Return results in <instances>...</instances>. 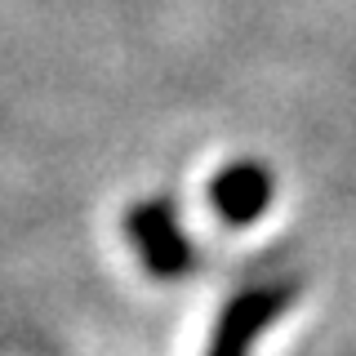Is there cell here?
Listing matches in <instances>:
<instances>
[{
    "instance_id": "obj_2",
    "label": "cell",
    "mask_w": 356,
    "mask_h": 356,
    "mask_svg": "<svg viewBox=\"0 0 356 356\" xmlns=\"http://www.w3.org/2000/svg\"><path fill=\"white\" fill-rule=\"evenodd\" d=\"M129 236L138 241V250L147 254V263L156 272H178L187 267V241L178 232V222L170 218L165 205H147L129 214Z\"/></svg>"
},
{
    "instance_id": "obj_1",
    "label": "cell",
    "mask_w": 356,
    "mask_h": 356,
    "mask_svg": "<svg viewBox=\"0 0 356 356\" xmlns=\"http://www.w3.org/2000/svg\"><path fill=\"white\" fill-rule=\"evenodd\" d=\"M285 303H289V289H281V285L241 294L236 303L222 312V321L214 330V343H209V356H245L250 343L267 330V321H272Z\"/></svg>"
},
{
    "instance_id": "obj_3",
    "label": "cell",
    "mask_w": 356,
    "mask_h": 356,
    "mask_svg": "<svg viewBox=\"0 0 356 356\" xmlns=\"http://www.w3.org/2000/svg\"><path fill=\"white\" fill-rule=\"evenodd\" d=\"M267 174L259 165H236V170H227L218 178L214 187H209V196H214V205L222 209V218L227 222H250L263 214L267 205Z\"/></svg>"
}]
</instances>
